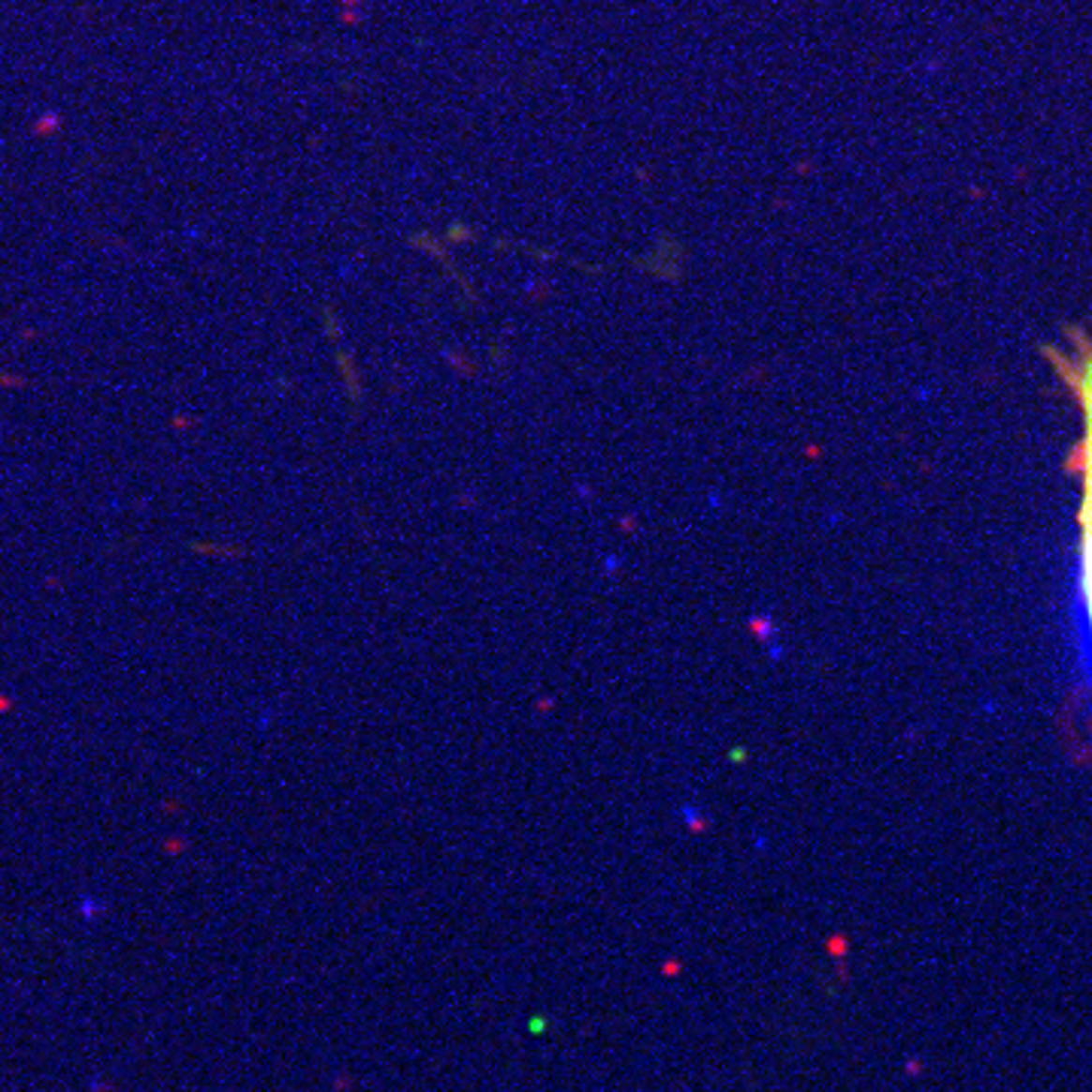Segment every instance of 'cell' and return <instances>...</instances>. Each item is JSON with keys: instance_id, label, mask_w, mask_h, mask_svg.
<instances>
[{"instance_id": "6da1fadb", "label": "cell", "mask_w": 1092, "mask_h": 1092, "mask_svg": "<svg viewBox=\"0 0 1092 1092\" xmlns=\"http://www.w3.org/2000/svg\"><path fill=\"white\" fill-rule=\"evenodd\" d=\"M1044 352L1053 370L1065 382V389H1071L1084 419V434L1069 458V471L1081 480V510H1077V525H1081V592L1092 635V337L1074 331L1069 346H1047Z\"/></svg>"}]
</instances>
